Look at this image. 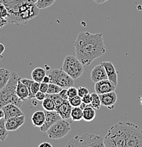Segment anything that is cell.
<instances>
[{
    "label": "cell",
    "mask_w": 142,
    "mask_h": 147,
    "mask_svg": "<svg viewBox=\"0 0 142 147\" xmlns=\"http://www.w3.org/2000/svg\"><path fill=\"white\" fill-rule=\"evenodd\" d=\"M105 147H142V130L131 122L114 124L104 139Z\"/></svg>",
    "instance_id": "1"
},
{
    "label": "cell",
    "mask_w": 142,
    "mask_h": 147,
    "mask_svg": "<svg viewBox=\"0 0 142 147\" xmlns=\"http://www.w3.org/2000/svg\"><path fill=\"white\" fill-rule=\"evenodd\" d=\"M76 56L83 65L91 64L95 59L106 53L104 38L102 33H93L80 32L74 42Z\"/></svg>",
    "instance_id": "2"
},
{
    "label": "cell",
    "mask_w": 142,
    "mask_h": 147,
    "mask_svg": "<svg viewBox=\"0 0 142 147\" xmlns=\"http://www.w3.org/2000/svg\"><path fill=\"white\" fill-rule=\"evenodd\" d=\"M1 3L8 10L9 15L7 20L11 24H26L39 14L40 9L36 4L30 3L28 0H10Z\"/></svg>",
    "instance_id": "3"
},
{
    "label": "cell",
    "mask_w": 142,
    "mask_h": 147,
    "mask_svg": "<svg viewBox=\"0 0 142 147\" xmlns=\"http://www.w3.org/2000/svg\"><path fill=\"white\" fill-rule=\"evenodd\" d=\"M19 78V74L15 71L11 74L8 83L0 91V108L9 103L15 104L21 108L24 103L16 94V86Z\"/></svg>",
    "instance_id": "4"
},
{
    "label": "cell",
    "mask_w": 142,
    "mask_h": 147,
    "mask_svg": "<svg viewBox=\"0 0 142 147\" xmlns=\"http://www.w3.org/2000/svg\"><path fill=\"white\" fill-rule=\"evenodd\" d=\"M67 146L93 147L105 146L104 139L100 136L94 134H83L76 135L67 144Z\"/></svg>",
    "instance_id": "5"
},
{
    "label": "cell",
    "mask_w": 142,
    "mask_h": 147,
    "mask_svg": "<svg viewBox=\"0 0 142 147\" xmlns=\"http://www.w3.org/2000/svg\"><path fill=\"white\" fill-rule=\"evenodd\" d=\"M47 75L50 79V83L57 84L63 88H68L73 86L74 84V80L62 69V68H50L47 67Z\"/></svg>",
    "instance_id": "6"
},
{
    "label": "cell",
    "mask_w": 142,
    "mask_h": 147,
    "mask_svg": "<svg viewBox=\"0 0 142 147\" xmlns=\"http://www.w3.org/2000/svg\"><path fill=\"white\" fill-rule=\"evenodd\" d=\"M62 69L74 80L79 79L84 71L83 64L79 58L74 55H67L64 59Z\"/></svg>",
    "instance_id": "7"
},
{
    "label": "cell",
    "mask_w": 142,
    "mask_h": 147,
    "mask_svg": "<svg viewBox=\"0 0 142 147\" xmlns=\"http://www.w3.org/2000/svg\"><path fill=\"white\" fill-rule=\"evenodd\" d=\"M71 131V126L67 119H61L51 126L46 131L47 136L52 139H60L66 137Z\"/></svg>",
    "instance_id": "8"
},
{
    "label": "cell",
    "mask_w": 142,
    "mask_h": 147,
    "mask_svg": "<svg viewBox=\"0 0 142 147\" xmlns=\"http://www.w3.org/2000/svg\"><path fill=\"white\" fill-rule=\"evenodd\" d=\"M117 88V86L114 85L109 79H104L95 83V91L98 95L104 94L109 92L114 91Z\"/></svg>",
    "instance_id": "9"
},
{
    "label": "cell",
    "mask_w": 142,
    "mask_h": 147,
    "mask_svg": "<svg viewBox=\"0 0 142 147\" xmlns=\"http://www.w3.org/2000/svg\"><path fill=\"white\" fill-rule=\"evenodd\" d=\"M45 122H44L43 125L40 128V131H43V132H46L47 130L50 129V127L52 126L55 122H57L59 119H62L56 110H53V111H46L45 110Z\"/></svg>",
    "instance_id": "10"
},
{
    "label": "cell",
    "mask_w": 142,
    "mask_h": 147,
    "mask_svg": "<svg viewBox=\"0 0 142 147\" xmlns=\"http://www.w3.org/2000/svg\"><path fill=\"white\" fill-rule=\"evenodd\" d=\"M99 96H100L102 105L106 107L110 110L113 109L117 100V95L115 91L100 94L99 95Z\"/></svg>",
    "instance_id": "11"
},
{
    "label": "cell",
    "mask_w": 142,
    "mask_h": 147,
    "mask_svg": "<svg viewBox=\"0 0 142 147\" xmlns=\"http://www.w3.org/2000/svg\"><path fill=\"white\" fill-rule=\"evenodd\" d=\"M25 121L26 117L24 115L10 117V118L6 119V128L8 131H16L25 123Z\"/></svg>",
    "instance_id": "12"
},
{
    "label": "cell",
    "mask_w": 142,
    "mask_h": 147,
    "mask_svg": "<svg viewBox=\"0 0 142 147\" xmlns=\"http://www.w3.org/2000/svg\"><path fill=\"white\" fill-rule=\"evenodd\" d=\"M108 75L103 64L100 63L96 65L91 72V79L93 82L96 83L100 81L108 79Z\"/></svg>",
    "instance_id": "13"
},
{
    "label": "cell",
    "mask_w": 142,
    "mask_h": 147,
    "mask_svg": "<svg viewBox=\"0 0 142 147\" xmlns=\"http://www.w3.org/2000/svg\"><path fill=\"white\" fill-rule=\"evenodd\" d=\"M1 109L4 113V118H5V119L10 118V117H16V116L24 115L22 110L20 109L19 107L13 103L7 104L4 106H3Z\"/></svg>",
    "instance_id": "14"
},
{
    "label": "cell",
    "mask_w": 142,
    "mask_h": 147,
    "mask_svg": "<svg viewBox=\"0 0 142 147\" xmlns=\"http://www.w3.org/2000/svg\"><path fill=\"white\" fill-rule=\"evenodd\" d=\"M100 63L104 67L108 79L113 83L114 85L117 86V72L114 64L111 62H102Z\"/></svg>",
    "instance_id": "15"
},
{
    "label": "cell",
    "mask_w": 142,
    "mask_h": 147,
    "mask_svg": "<svg viewBox=\"0 0 142 147\" xmlns=\"http://www.w3.org/2000/svg\"><path fill=\"white\" fill-rule=\"evenodd\" d=\"M72 108L73 107L70 105L69 100H65L62 105L56 108V111L59 115L61 118L68 119L71 118V112Z\"/></svg>",
    "instance_id": "16"
},
{
    "label": "cell",
    "mask_w": 142,
    "mask_h": 147,
    "mask_svg": "<svg viewBox=\"0 0 142 147\" xmlns=\"http://www.w3.org/2000/svg\"><path fill=\"white\" fill-rule=\"evenodd\" d=\"M16 94L18 97L24 102L29 99V96H30L29 91L26 86L21 82V78L19 79L17 86H16Z\"/></svg>",
    "instance_id": "17"
},
{
    "label": "cell",
    "mask_w": 142,
    "mask_h": 147,
    "mask_svg": "<svg viewBox=\"0 0 142 147\" xmlns=\"http://www.w3.org/2000/svg\"><path fill=\"white\" fill-rule=\"evenodd\" d=\"M45 120V113L42 110L35 112L31 117V122L33 126L40 128L43 125Z\"/></svg>",
    "instance_id": "18"
},
{
    "label": "cell",
    "mask_w": 142,
    "mask_h": 147,
    "mask_svg": "<svg viewBox=\"0 0 142 147\" xmlns=\"http://www.w3.org/2000/svg\"><path fill=\"white\" fill-rule=\"evenodd\" d=\"M46 69L42 67H36L32 71L31 77L32 79L35 82L41 83L43 80L44 77L46 76Z\"/></svg>",
    "instance_id": "19"
},
{
    "label": "cell",
    "mask_w": 142,
    "mask_h": 147,
    "mask_svg": "<svg viewBox=\"0 0 142 147\" xmlns=\"http://www.w3.org/2000/svg\"><path fill=\"white\" fill-rule=\"evenodd\" d=\"M11 72L5 68H0V91L7 85L10 79Z\"/></svg>",
    "instance_id": "20"
},
{
    "label": "cell",
    "mask_w": 142,
    "mask_h": 147,
    "mask_svg": "<svg viewBox=\"0 0 142 147\" xmlns=\"http://www.w3.org/2000/svg\"><path fill=\"white\" fill-rule=\"evenodd\" d=\"M96 109H94L90 105H88L83 109V119L85 122L93 121L96 117Z\"/></svg>",
    "instance_id": "21"
},
{
    "label": "cell",
    "mask_w": 142,
    "mask_h": 147,
    "mask_svg": "<svg viewBox=\"0 0 142 147\" xmlns=\"http://www.w3.org/2000/svg\"><path fill=\"white\" fill-rule=\"evenodd\" d=\"M71 119L74 122H79L83 119V109L80 107H73L71 112Z\"/></svg>",
    "instance_id": "22"
},
{
    "label": "cell",
    "mask_w": 142,
    "mask_h": 147,
    "mask_svg": "<svg viewBox=\"0 0 142 147\" xmlns=\"http://www.w3.org/2000/svg\"><path fill=\"white\" fill-rule=\"evenodd\" d=\"M42 106L46 111H53L56 110V105L54 101L47 96V97L42 101Z\"/></svg>",
    "instance_id": "23"
},
{
    "label": "cell",
    "mask_w": 142,
    "mask_h": 147,
    "mask_svg": "<svg viewBox=\"0 0 142 147\" xmlns=\"http://www.w3.org/2000/svg\"><path fill=\"white\" fill-rule=\"evenodd\" d=\"M6 119L2 118L0 119V141L4 142L8 137V130L6 128Z\"/></svg>",
    "instance_id": "24"
},
{
    "label": "cell",
    "mask_w": 142,
    "mask_h": 147,
    "mask_svg": "<svg viewBox=\"0 0 142 147\" xmlns=\"http://www.w3.org/2000/svg\"><path fill=\"white\" fill-rule=\"evenodd\" d=\"M91 97H92V100H91L90 106H91L96 110H99L102 105L99 95L97 93H91Z\"/></svg>",
    "instance_id": "25"
},
{
    "label": "cell",
    "mask_w": 142,
    "mask_h": 147,
    "mask_svg": "<svg viewBox=\"0 0 142 147\" xmlns=\"http://www.w3.org/2000/svg\"><path fill=\"white\" fill-rule=\"evenodd\" d=\"M56 0H38L36 6L39 9H45L51 7Z\"/></svg>",
    "instance_id": "26"
},
{
    "label": "cell",
    "mask_w": 142,
    "mask_h": 147,
    "mask_svg": "<svg viewBox=\"0 0 142 147\" xmlns=\"http://www.w3.org/2000/svg\"><path fill=\"white\" fill-rule=\"evenodd\" d=\"M61 86L57 85V84L50 83L48 86V89H47V94H55V93H59V92L62 90Z\"/></svg>",
    "instance_id": "27"
},
{
    "label": "cell",
    "mask_w": 142,
    "mask_h": 147,
    "mask_svg": "<svg viewBox=\"0 0 142 147\" xmlns=\"http://www.w3.org/2000/svg\"><path fill=\"white\" fill-rule=\"evenodd\" d=\"M47 96H48L52 100L54 101L55 104L56 105V108H57L59 105H62V104L65 101L63 98H62L60 97L59 93H55V94H47Z\"/></svg>",
    "instance_id": "28"
},
{
    "label": "cell",
    "mask_w": 142,
    "mask_h": 147,
    "mask_svg": "<svg viewBox=\"0 0 142 147\" xmlns=\"http://www.w3.org/2000/svg\"><path fill=\"white\" fill-rule=\"evenodd\" d=\"M69 102L70 105L72 107H79L81 105L82 102V99L81 97H80L79 96H76L74 97L69 98Z\"/></svg>",
    "instance_id": "29"
},
{
    "label": "cell",
    "mask_w": 142,
    "mask_h": 147,
    "mask_svg": "<svg viewBox=\"0 0 142 147\" xmlns=\"http://www.w3.org/2000/svg\"><path fill=\"white\" fill-rule=\"evenodd\" d=\"M21 82H22L26 86L27 88H28V89L29 91V93H30V96H29V99L35 98V97L33 96V95H32V93H31V86H32V84H33V82H34V81L31 80V79H26V78H24V79H21Z\"/></svg>",
    "instance_id": "30"
},
{
    "label": "cell",
    "mask_w": 142,
    "mask_h": 147,
    "mask_svg": "<svg viewBox=\"0 0 142 147\" xmlns=\"http://www.w3.org/2000/svg\"><path fill=\"white\" fill-rule=\"evenodd\" d=\"M8 15V10H7L6 6L3 3L0 2V17L7 19Z\"/></svg>",
    "instance_id": "31"
},
{
    "label": "cell",
    "mask_w": 142,
    "mask_h": 147,
    "mask_svg": "<svg viewBox=\"0 0 142 147\" xmlns=\"http://www.w3.org/2000/svg\"><path fill=\"white\" fill-rule=\"evenodd\" d=\"M67 93H68L69 98L74 97L78 95V89L74 86H71L67 88Z\"/></svg>",
    "instance_id": "32"
},
{
    "label": "cell",
    "mask_w": 142,
    "mask_h": 147,
    "mask_svg": "<svg viewBox=\"0 0 142 147\" xmlns=\"http://www.w3.org/2000/svg\"><path fill=\"white\" fill-rule=\"evenodd\" d=\"M40 83L34 81V82L31 86V93L35 98H36V96H35L36 93L40 91Z\"/></svg>",
    "instance_id": "33"
},
{
    "label": "cell",
    "mask_w": 142,
    "mask_h": 147,
    "mask_svg": "<svg viewBox=\"0 0 142 147\" xmlns=\"http://www.w3.org/2000/svg\"><path fill=\"white\" fill-rule=\"evenodd\" d=\"M78 89V96H79L80 97H83V96L87 95L88 93H89L88 89L85 87L83 86H80L77 88Z\"/></svg>",
    "instance_id": "34"
},
{
    "label": "cell",
    "mask_w": 142,
    "mask_h": 147,
    "mask_svg": "<svg viewBox=\"0 0 142 147\" xmlns=\"http://www.w3.org/2000/svg\"><path fill=\"white\" fill-rule=\"evenodd\" d=\"M35 96H36V99H37L38 101H41L42 102L47 97V93L39 91L36 93Z\"/></svg>",
    "instance_id": "35"
},
{
    "label": "cell",
    "mask_w": 142,
    "mask_h": 147,
    "mask_svg": "<svg viewBox=\"0 0 142 147\" xmlns=\"http://www.w3.org/2000/svg\"><path fill=\"white\" fill-rule=\"evenodd\" d=\"M82 102H84V103L86 104V105H90L91 102V100H92V97H91V94L90 93H88L87 95L83 96V97L81 98Z\"/></svg>",
    "instance_id": "36"
},
{
    "label": "cell",
    "mask_w": 142,
    "mask_h": 147,
    "mask_svg": "<svg viewBox=\"0 0 142 147\" xmlns=\"http://www.w3.org/2000/svg\"><path fill=\"white\" fill-rule=\"evenodd\" d=\"M59 95L62 98H63L65 100H69L68 93H67V88H62V90L59 93Z\"/></svg>",
    "instance_id": "37"
},
{
    "label": "cell",
    "mask_w": 142,
    "mask_h": 147,
    "mask_svg": "<svg viewBox=\"0 0 142 147\" xmlns=\"http://www.w3.org/2000/svg\"><path fill=\"white\" fill-rule=\"evenodd\" d=\"M48 86H49V84L41 82L40 84V91L43 92V93H47V89H48Z\"/></svg>",
    "instance_id": "38"
},
{
    "label": "cell",
    "mask_w": 142,
    "mask_h": 147,
    "mask_svg": "<svg viewBox=\"0 0 142 147\" xmlns=\"http://www.w3.org/2000/svg\"><path fill=\"white\" fill-rule=\"evenodd\" d=\"M7 24H9V22L7 21V19L0 17V28L4 27V26L7 25Z\"/></svg>",
    "instance_id": "39"
},
{
    "label": "cell",
    "mask_w": 142,
    "mask_h": 147,
    "mask_svg": "<svg viewBox=\"0 0 142 147\" xmlns=\"http://www.w3.org/2000/svg\"><path fill=\"white\" fill-rule=\"evenodd\" d=\"M39 147H52V145L47 142H44L39 145Z\"/></svg>",
    "instance_id": "40"
},
{
    "label": "cell",
    "mask_w": 142,
    "mask_h": 147,
    "mask_svg": "<svg viewBox=\"0 0 142 147\" xmlns=\"http://www.w3.org/2000/svg\"><path fill=\"white\" fill-rule=\"evenodd\" d=\"M42 82L47 83V84H50V77H49L48 75L46 74V76H45V77H44L43 80H42Z\"/></svg>",
    "instance_id": "41"
},
{
    "label": "cell",
    "mask_w": 142,
    "mask_h": 147,
    "mask_svg": "<svg viewBox=\"0 0 142 147\" xmlns=\"http://www.w3.org/2000/svg\"><path fill=\"white\" fill-rule=\"evenodd\" d=\"M4 51H5V47L2 43H0V55H2Z\"/></svg>",
    "instance_id": "42"
},
{
    "label": "cell",
    "mask_w": 142,
    "mask_h": 147,
    "mask_svg": "<svg viewBox=\"0 0 142 147\" xmlns=\"http://www.w3.org/2000/svg\"><path fill=\"white\" fill-rule=\"evenodd\" d=\"M94 1L96 3V4H103V3L106 2V1H108V0H94Z\"/></svg>",
    "instance_id": "43"
},
{
    "label": "cell",
    "mask_w": 142,
    "mask_h": 147,
    "mask_svg": "<svg viewBox=\"0 0 142 147\" xmlns=\"http://www.w3.org/2000/svg\"><path fill=\"white\" fill-rule=\"evenodd\" d=\"M4 117V113L1 108H0V119Z\"/></svg>",
    "instance_id": "44"
},
{
    "label": "cell",
    "mask_w": 142,
    "mask_h": 147,
    "mask_svg": "<svg viewBox=\"0 0 142 147\" xmlns=\"http://www.w3.org/2000/svg\"><path fill=\"white\" fill-rule=\"evenodd\" d=\"M38 0H28V1H30V3H33V4H36V3L38 2Z\"/></svg>",
    "instance_id": "45"
},
{
    "label": "cell",
    "mask_w": 142,
    "mask_h": 147,
    "mask_svg": "<svg viewBox=\"0 0 142 147\" xmlns=\"http://www.w3.org/2000/svg\"><path fill=\"white\" fill-rule=\"evenodd\" d=\"M140 102H141V105H142V95H141V96H140Z\"/></svg>",
    "instance_id": "46"
},
{
    "label": "cell",
    "mask_w": 142,
    "mask_h": 147,
    "mask_svg": "<svg viewBox=\"0 0 142 147\" xmlns=\"http://www.w3.org/2000/svg\"><path fill=\"white\" fill-rule=\"evenodd\" d=\"M2 59H3V56L2 55H0V61H1Z\"/></svg>",
    "instance_id": "47"
},
{
    "label": "cell",
    "mask_w": 142,
    "mask_h": 147,
    "mask_svg": "<svg viewBox=\"0 0 142 147\" xmlns=\"http://www.w3.org/2000/svg\"><path fill=\"white\" fill-rule=\"evenodd\" d=\"M4 1H10V0H0V2H2Z\"/></svg>",
    "instance_id": "48"
}]
</instances>
